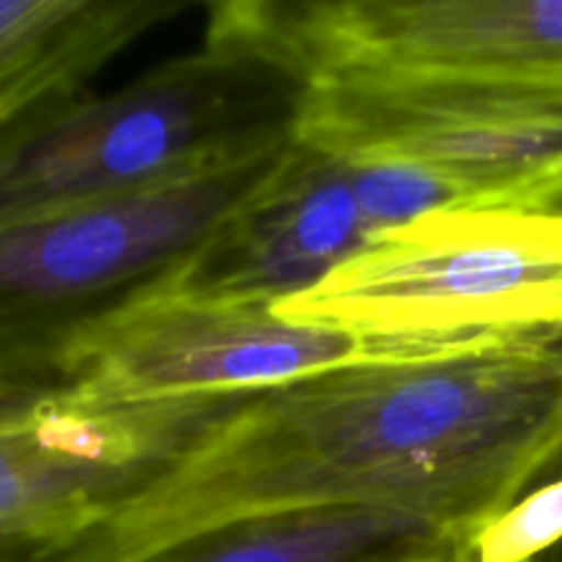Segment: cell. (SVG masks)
<instances>
[{"instance_id":"277c9868","label":"cell","mask_w":562,"mask_h":562,"mask_svg":"<svg viewBox=\"0 0 562 562\" xmlns=\"http://www.w3.org/2000/svg\"><path fill=\"white\" fill-rule=\"evenodd\" d=\"M294 324L355 333L398 357L562 335V209H450L376 236L313 289Z\"/></svg>"},{"instance_id":"6da1fadb","label":"cell","mask_w":562,"mask_h":562,"mask_svg":"<svg viewBox=\"0 0 562 562\" xmlns=\"http://www.w3.org/2000/svg\"><path fill=\"white\" fill-rule=\"evenodd\" d=\"M562 475V335L373 360L250 393L38 562H143L234 521L387 505L483 527Z\"/></svg>"},{"instance_id":"7a4b0ae2","label":"cell","mask_w":562,"mask_h":562,"mask_svg":"<svg viewBox=\"0 0 562 562\" xmlns=\"http://www.w3.org/2000/svg\"><path fill=\"white\" fill-rule=\"evenodd\" d=\"M307 80L206 33L110 97H71L0 137V220L99 201L294 140Z\"/></svg>"},{"instance_id":"5bb4252c","label":"cell","mask_w":562,"mask_h":562,"mask_svg":"<svg viewBox=\"0 0 562 562\" xmlns=\"http://www.w3.org/2000/svg\"><path fill=\"white\" fill-rule=\"evenodd\" d=\"M44 530H0V562H36V538Z\"/></svg>"},{"instance_id":"ba28073f","label":"cell","mask_w":562,"mask_h":562,"mask_svg":"<svg viewBox=\"0 0 562 562\" xmlns=\"http://www.w3.org/2000/svg\"><path fill=\"white\" fill-rule=\"evenodd\" d=\"M241 401L245 393L132 404L69 387L25 393L0 415V530L91 519Z\"/></svg>"},{"instance_id":"52a82bcc","label":"cell","mask_w":562,"mask_h":562,"mask_svg":"<svg viewBox=\"0 0 562 562\" xmlns=\"http://www.w3.org/2000/svg\"><path fill=\"white\" fill-rule=\"evenodd\" d=\"M401 360L355 333L285 322L267 302H209L148 291L86 329L58 387L104 401L258 393L333 368Z\"/></svg>"},{"instance_id":"5b68a950","label":"cell","mask_w":562,"mask_h":562,"mask_svg":"<svg viewBox=\"0 0 562 562\" xmlns=\"http://www.w3.org/2000/svg\"><path fill=\"white\" fill-rule=\"evenodd\" d=\"M294 137L335 157L417 165L475 206L562 209V80L318 77Z\"/></svg>"},{"instance_id":"9c48e42d","label":"cell","mask_w":562,"mask_h":562,"mask_svg":"<svg viewBox=\"0 0 562 562\" xmlns=\"http://www.w3.org/2000/svg\"><path fill=\"white\" fill-rule=\"evenodd\" d=\"M371 241L351 159L294 137L278 173L157 291L187 300L278 305L322 283Z\"/></svg>"},{"instance_id":"3957f363","label":"cell","mask_w":562,"mask_h":562,"mask_svg":"<svg viewBox=\"0 0 562 562\" xmlns=\"http://www.w3.org/2000/svg\"><path fill=\"white\" fill-rule=\"evenodd\" d=\"M291 143L113 198L0 220V390L58 387L75 340L159 289L278 173Z\"/></svg>"},{"instance_id":"7c38bea8","label":"cell","mask_w":562,"mask_h":562,"mask_svg":"<svg viewBox=\"0 0 562 562\" xmlns=\"http://www.w3.org/2000/svg\"><path fill=\"white\" fill-rule=\"evenodd\" d=\"M351 165H355L357 198L373 231V239L406 223H415L426 214L475 206L464 187L417 165L384 162V159H351Z\"/></svg>"},{"instance_id":"9a60e30c","label":"cell","mask_w":562,"mask_h":562,"mask_svg":"<svg viewBox=\"0 0 562 562\" xmlns=\"http://www.w3.org/2000/svg\"><path fill=\"white\" fill-rule=\"evenodd\" d=\"M25 393H33V390H0V415H3V412L9 409L14 401H20ZM36 393H38V390H36Z\"/></svg>"},{"instance_id":"8fae6325","label":"cell","mask_w":562,"mask_h":562,"mask_svg":"<svg viewBox=\"0 0 562 562\" xmlns=\"http://www.w3.org/2000/svg\"><path fill=\"white\" fill-rule=\"evenodd\" d=\"M190 0H0V137L82 86Z\"/></svg>"},{"instance_id":"30bf717a","label":"cell","mask_w":562,"mask_h":562,"mask_svg":"<svg viewBox=\"0 0 562 562\" xmlns=\"http://www.w3.org/2000/svg\"><path fill=\"white\" fill-rule=\"evenodd\" d=\"M477 530L387 505H322L223 525L143 562H475Z\"/></svg>"},{"instance_id":"8992f818","label":"cell","mask_w":562,"mask_h":562,"mask_svg":"<svg viewBox=\"0 0 562 562\" xmlns=\"http://www.w3.org/2000/svg\"><path fill=\"white\" fill-rule=\"evenodd\" d=\"M206 33L329 75L562 80V0H223Z\"/></svg>"},{"instance_id":"4fadbf2b","label":"cell","mask_w":562,"mask_h":562,"mask_svg":"<svg viewBox=\"0 0 562 562\" xmlns=\"http://www.w3.org/2000/svg\"><path fill=\"white\" fill-rule=\"evenodd\" d=\"M562 541V475L525 494L475 532V562H536Z\"/></svg>"}]
</instances>
